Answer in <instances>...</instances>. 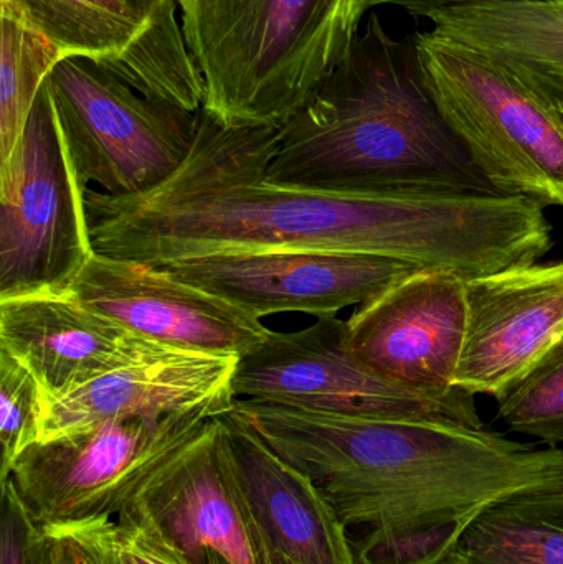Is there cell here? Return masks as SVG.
I'll use <instances>...</instances> for the list:
<instances>
[{
	"label": "cell",
	"instance_id": "6da1fadb",
	"mask_svg": "<svg viewBox=\"0 0 563 564\" xmlns=\"http://www.w3.org/2000/svg\"><path fill=\"white\" fill-rule=\"evenodd\" d=\"M280 128L198 112L184 164L139 195L86 192L96 253L161 267L260 251H340L407 261L463 280L495 253L498 217L481 192H329L264 178Z\"/></svg>",
	"mask_w": 563,
	"mask_h": 564
},
{
	"label": "cell",
	"instance_id": "7a4b0ae2",
	"mask_svg": "<svg viewBox=\"0 0 563 564\" xmlns=\"http://www.w3.org/2000/svg\"><path fill=\"white\" fill-rule=\"evenodd\" d=\"M234 413L311 477L347 529H407L563 490V447L432 421L373 420L237 400Z\"/></svg>",
	"mask_w": 563,
	"mask_h": 564
},
{
	"label": "cell",
	"instance_id": "3957f363",
	"mask_svg": "<svg viewBox=\"0 0 563 564\" xmlns=\"http://www.w3.org/2000/svg\"><path fill=\"white\" fill-rule=\"evenodd\" d=\"M264 178L329 192H498L440 115L415 39L377 13L278 134Z\"/></svg>",
	"mask_w": 563,
	"mask_h": 564
},
{
	"label": "cell",
	"instance_id": "277c9868",
	"mask_svg": "<svg viewBox=\"0 0 563 564\" xmlns=\"http://www.w3.org/2000/svg\"><path fill=\"white\" fill-rule=\"evenodd\" d=\"M207 85L204 109L227 126L283 128L343 62L372 0H177Z\"/></svg>",
	"mask_w": 563,
	"mask_h": 564
},
{
	"label": "cell",
	"instance_id": "5b68a950",
	"mask_svg": "<svg viewBox=\"0 0 563 564\" xmlns=\"http://www.w3.org/2000/svg\"><path fill=\"white\" fill-rule=\"evenodd\" d=\"M426 88L479 171L501 194L563 208V109L511 66L419 33Z\"/></svg>",
	"mask_w": 563,
	"mask_h": 564
},
{
	"label": "cell",
	"instance_id": "8992f818",
	"mask_svg": "<svg viewBox=\"0 0 563 564\" xmlns=\"http://www.w3.org/2000/svg\"><path fill=\"white\" fill-rule=\"evenodd\" d=\"M221 414L227 413L208 406L162 420L108 421L35 443L17 457L2 482L9 480L36 529L116 519Z\"/></svg>",
	"mask_w": 563,
	"mask_h": 564
},
{
	"label": "cell",
	"instance_id": "52a82bcc",
	"mask_svg": "<svg viewBox=\"0 0 563 564\" xmlns=\"http://www.w3.org/2000/svg\"><path fill=\"white\" fill-rule=\"evenodd\" d=\"M235 400L263 401L320 413L373 420L432 421L485 430L475 394L453 387L426 390L393 380L349 344L347 322L316 318L303 330L268 337L238 360Z\"/></svg>",
	"mask_w": 563,
	"mask_h": 564
},
{
	"label": "cell",
	"instance_id": "ba28073f",
	"mask_svg": "<svg viewBox=\"0 0 563 564\" xmlns=\"http://www.w3.org/2000/svg\"><path fill=\"white\" fill-rule=\"evenodd\" d=\"M43 83L19 141L0 161V299L69 288L95 248L86 192Z\"/></svg>",
	"mask_w": 563,
	"mask_h": 564
},
{
	"label": "cell",
	"instance_id": "9c48e42d",
	"mask_svg": "<svg viewBox=\"0 0 563 564\" xmlns=\"http://www.w3.org/2000/svg\"><path fill=\"white\" fill-rule=\"evenodd\" d=\"M59 134L79 181L108 195L164 184L187 159L198 111L139 95L95 59L65 58L48 78Z\"/></svg>",
	"mask_w": 563,
	"mask_h": 564
},
{
	"label": "cell",
	"instance_id": "30bf717a",
	"mask_svg": "<svg viewBox=\"0 0 563 564\" xmlns=\"http://www.w3.org/2000/svg\"><path fill=\"white\" fill-rule=\"evenodd\" d=\"M154 268L257 318L284 312L337 315L423 270L393 258L340 251L210 254Z\"/></svg>",
	"mask_w": 563,
	"mask_h": 564
},
{
	"label": "cell",
	"instance_id": "8fae6325",
	"mask_svg": "<svg viewBox=\"0 0 563 564\" xmlns=\"http://www.w3.org/2000/svg\"><path fill=\"white\" fill-rule=\"evenodd\" d=\"M76 301L171 350L241 358L270 334L261 318L138 261L93 254L66 289Z\"/></svg>",
	"mask_w": 563,
	"mask_h": 564
},
{
	"label": "cell",
	"instance_id": "7c38bea8",
	"mask_svg": "<svg viewBox=\"0 0 563 564\" xmlns=\"http://www.w3.org/2000/svg\"><path fill=\"white\" fill-rule=\"evenodd\" d=\"M466 282L443 270H420L347 318L353 350L380 373L426 390H448L468 330Z\"/></svg>",
	"mask_w": 563,
	"mask_h": 564
},
{
	"label": "cell",
	"instance_id": "4fadbf2b",
	"mask_svg": "<svg viewBox=\"0 0 563 564\" xmlns=\"http://www.w3.org/2000/svg\"><path fill=\"white\" fill-rule=\"evenodd\" d=\"M466 299L453 387L499 401L563 335V260L468 281Z\"/></svg>",
	"mask_w": 563,
	"mask_h": 564
},
{
	"label": "cell",
	"instance_id": "5bb4252c",
	"mask_svg": "<svg viewBox=\"0 0 563 564\" xmlns=\"http://www.w3.org/2000/svg\"><path fill=\"white\" fill-rule=\"evenodd\" d=\"M138 500L187 555L210 550L228 564H290L238 482L220 416Z\"/></svg>",
	"mask_w": 563,
	"mask_h": 564
},
{
	"label": "cell",
	"instance_id": "9a60e30c",
	"mask_svg": "<svg viewBox=\"0 0 563 564\" xmlns=\"http://www.w3.org/2000/svg\"><path fill=\"white\" fill-rule=\"evenodd\" d=\"M0 348L29 368L42 400L63 397L145 358L177 351L126 330L66 289L0 299Z\"/></svg>",
	"mask_w": 563,
	"mask_h": 564
},
{
	"label": "cell",
	"instance_id": "2e32d148",
	"mask_svg": "<svg viewBox=\"0 0 563 564\" xmlns=\"http://www.w3.org/2000/svg\"><path fill=\"white\" fill-rule=\"evenodd\" d=\"M238 357L169 351L118 368L63 397L42 400L39 440L48 443L116 420H162L214 406L230 413Z\"/></svg>",
	"mask_w": 563,
	"mask_h": 564
},
{
	"label": "cell",
	"instance_id": "e0dca14e",
	"mask_svg": "<svg viewBox=\"0 0 563 564\" xmlns=\"http://www.w3.org/2000/svg\"><path fill=\"white\" fill-rule=\"evenodd\" d=\"M221 427L238 482L290 564H357L349 529L310 476L274 453L234 410Z\"/></svg>",
	"mask_w": 563,
	"mask_h": 564
},
{
	"label": "cell",
	"instance_id": "ac0fdd59",
	"mask_svg": "<svg viewBox=\"0 0 563 564\" xmlns=\"http://www.w3.org/2000/svg\"><path fill=\"white\" fill-rule=\"evenodd\" d=\"M429 20L433 36L511 66L563 109V0H489Z\"/></svg>",
	"mask_w": 563,
	"mask_h": 564
},
{
	"label": "cell",
	"instance_id": "d6986e66",
	"mask_svg": "<svg viewBox=\"0 0 563 564\" xmlns=\"http://www.w3.org/2000/svg\"><path fill=\"white\" fill-rule=\"evenodd\" d=\"M448 564H563V490L492 503L473 520Z\"/></svg>",
	"mask_w": 563,
	"mask_h": 564
},
{
	"label": "cell",
	"instance_id": "ffe728a7",
	"mask_svg": "<svg viewBox=\"0 0 563 564\" xmlns=\"http://www.w3.org/2000/svg\"><path fill=\"white\" fill-rule=\"evenodd\" d=\"M177 0H159L151 23L126 52L99 65L139 95L197 115L207 85L188 48Z\"/></svg>",
	"mask_w": 563,
	"mask_h": 564
},
{
	"label": "cell",
	"instance_id": "44dd1931",
	"mask_svg": "<svg viewBox=\"0 0 563 564\" xmlns=\"http://www.w3.org/2000/svg\"><path fill=\"white\" fill-rule=\"evenodd\" d=\"M63 58H116L148 29L159 0H6Z\"/></svg>",
	"mask_w": 563,
	"mask_h": 564
},
{
	"label": "cell",
	"instance_id": "7402d4cb",
	"mask_svg": "<svg viewBox=\"0 0 563 564\" xmlns=\"http://www.w3.org/2000/svg\"><path fill=\"white\" fill-rule=\"evenodd\" d=\"M0 161H3L19 141L43 83L65 58L6 0H0Z\"/></svg>",
	"mask_w": 563,
	"mask_h": 564
},
{
	"label": "cell",
	"instance_id": "603a6c76",
	"mask_svg": "<svg viewBox=\"0 0 563 564\" xmlns=\"http://www.w3.org/2000/svg\"><path fill=\"white\" fill-rule=\"evenodd\" d=\"M498 413L512 433L563 446V335L499 400Z\"/></svg>",
	"mask_w": 563,
	"mask_h": 564
},
{
	"label": "cell",
	"instance_id": "cb8c5ba5",
	"mask_svg": "<svg viewBox=\"0 0 563 564\" xmlns=\"http://www.w3.org/2000/svg\"><path fill=\"white\" fill-rule=\"evenodd\" d=\"M481 512L387 532H367L354 543L357 564H448Z\"/></svg>",
	"mask_w": 563,
	"mask_h": 564
},
{
	"label": "cell",
	"instance_id": "d4e9b609",
	"mask_svg": "<svg viewBox=\"0 0 563 564\" xmlns=\"http://www.w3.org/2000/svg\"><path fill=\"white\" fill-rule=\"evenodd\" d=\"M30 564H124L112 517L33 530Z\"/></svg>",
	"mask_w": 563,
	"mask_h": 564
},
{
	"label": "cell",
	"instance_id": "484cf974",
	"mask_svg": "<svg viewBox=\"0 0 563 564\" xmlns=\"http://www.w3.org/2000/svg\"><path fill=\"white\" fill-rule=\"evenodd\" d=\"M42 390L29 368L0 348L2 480L17 457L39 440Z\"/></svg>",
	"mask_w": 563,
	"mask_h": 564
},
{
	"label": "cell",
	"instance_id": "4316f807",
	"mask_svg": "<svg viewBox=\"0 0 563 564\" xmlns=\"http://www.w3.org/2000/svg\"><path fill=\"white\" fill-rule=\"evenodd\" d=\"M116 530L124 564H195L139 500L116 517Z\"/></svg>",
	"mask_w": 563,
	"mask_h": 564
},
{
	"label": "cell",
	"instance_id": "83f0119b",
	"mask_svg": "<svg viewBox=\"0 0 563 564\" xmlns=\"http://www.w3.org/2000/svg\"><path fill=\"white\" fill-rule=\"evenodd\" d=\"M35 525L17 499L9 480L2 482V539L0 564H30V543Z\"/></svg>",
	"mask_w": 563,
	"mask_h": 564
},
{
	"label": "cell",
	"instance_id": "f1b7e54d",
	"mask_svg": "<svg viewBox=\"0 0 563 564\" xmlns=\"http://www.w3.org/2000/svg\"><path fill=\"white\" fill-rule=\"evenodd\" d=\"M373 7L396 6L405 9L412 15L425 17L429 19L433 13L442 10L453 9V7L469 6V3L489 2V0H372Z\"/></svg>",
	"mask_w": 563,
	"mask_h": 564
},
{
	"label": "cell",
	"instance_id": "f546056e",
	"mask_svg": "<svg viewBox=\"0 0 563 564\" xmlns=\"http://www.w3.org/2000/svg\"><path fill=\"white\" fill-rule=\"evenodd\" d=\"M188 556L195 564H228L220 555L210 552V550H201V552L192 553Z\"/></svg>",
	"mask_w": 563,
	"mask_h": 564
}]
</instances>
